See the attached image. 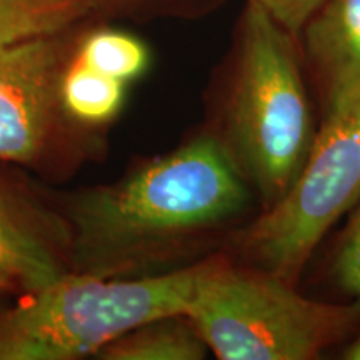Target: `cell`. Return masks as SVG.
Returning <instances> with one entry per match:
<instances>
[{
    "label": "cell",
    "instance_id": "3957f363",
    "mask_svg": "<svg viewBox=\"0 0 360 360\" xmlns=\"http://www.w3.org/2000/svg\"><path fill=\"white\" fill-rule=\"evenodd\" d=\"M186 315L220 360H314L357 334L360 300L310 299L281 277L215 255Z\"/></svg>",
    "mask_w": 360,
    "mask_h": 360
},
{
    "label": "cell",
    "instance_id": "7c38bea8",
    "mask_svg": "<svg viewBox=\"0 0 360 360\" xmlns=\"http://www.w3.org/2000/svg\"><path fill=\"white\" fill-rule=\"evenodd\" d=\"M79 60L101 74L129 82L143 74L148 65L146 44L119 30H98L80 45Z\"/></svg>",
    "mask_w": 360,
    "mask_h": 360
},
{
    "label": "cell",
    "instance_id": "277c9868",
    "mask_svg": "<svg viewBox=\"0 0 360 360\" xmlns=\"http://www.w3.org/2000/svg\"><path fill=\"white\" fill-rule=\"evenodd\" d=\"M205 262L129 281L60 276L0 314V360L79 359L142 323L186 314Z\"/></svg>",
    "mask_w": 360,
    "mask_h": 360
},
{
    "label": "cell",
    "instance_id": "2e32d148",
    "mask_svg": "<svg viewBox=\"0 0 360 360\" xmlns=\"http://www.w3.org/2000/svg\"><path fill=\"white\" fill-rule=\"evenodd\" d=\"M96 6L98 4H107V6H137V4H150L160 2V0H94Z\"/></svg>",
    "mask_w": 360,
    "mask_h": 360
},
{
    "label": "cell",
    "instance_id": "52a82bcc",
    "mask_svg": "<svg viewBox=\"0 0 360 360\" xmlns=\"http://www.w3.org/2000/svg\"><path fill=\"white\" fill-rule=\"evenodd\" d=\"M297 42L319 124L360 101V0H326Z\"/></svg>",
    "mask_w": 360,
    "mask_h": 360
},
{
    "label": "cell",
    "instance_id": "8992f818",
    "mask_svg": "<svg viewBox=\"0 0 360 360\" xmlns=\"http://www.w3.org/2000/svg\"><path fill=\"white\" fill-rule=\"evenodd\" d=\"M56 37L0 47V160L30 162L52 127L60 84Z\"/></svg>",
    "mask_w": 360,
    "mask_h": 360
},
{
    "label": "cell",
    "instance_id": "5bb4252c",
    "mask_svg": "<svg viewBox=\"0 0 360 360\" xmlns=\"http://www.w3.org/2000/svg\"><path fill=\"white\" fill-rule=\"evenodd\" d=\"M267 15L272 17L283 30L299 37L305 24L326 0H252Z\"/></svg>",
    "mask_w": 360,
    "mask_h": 360
},
{
    "label": "cell",
    "instance_id": "4fadbf2b",
    "mask_svg": "<svg viewBox=\"0 0 360 360\" xmlns=\"http://www.w3.org/2000/svg\"><path fill=\"white\" fill-rule=\"evenodd\" d=\"M328 277L345 299L360 300V200L337 237L328 260Z\"/></svg>",
    "mask_w": 360,
    "mask_h": 360
},
{
    "label": "cell",
    "instance_id": "ba28073f",
    "mask_svg": "<svg viewBox=\"0 0 360 360\" xmlns=\"http://www.w3.org/2000/svg\"><path fill=\"white\" fill-rule=\"evenodd\" d=\"M209 352L193 322L179 314L142 323L98 354L105 360H200Z\"/></svg>",
    "mask_w": 360,
    "mask_h": 360
},
{
    "label": "cell",
    "instance_id": "8fae6325",
    "mask_svg": "<svg viewBox=\"0 0 360 360\" xmlns=\"http://www.w3.org/2000/svg\"><path fill=\"white\" fill-rule=\"evenodd\" d=\"M124 90L122 80L101 74L75 57L60 75L58 101L80 122L102 124L120 110Z\"/></svg>",
    "mask_w": 360,
    "mask_h": 360
},
{
    "label": "cell",
    "instance_id": "7a4b0ae2",
    "mask_svg": "<svg viewBox=\"0 0 360 360\" xmlns=\"http://www.w3.org/2000/svg\"><path fill=\"white\" fill-rule=\"evenodd\" d=\"M219 130L212 134L257 197L281 199L302 167L319 112L297 37L245 0L224 72Z\"/></svg>",
    "mask_w": 360,
    "mask_h": 360
},
{
    "label": "cell",
    "instance_id": "9a60e30c",
    "mask_svg": "<svg viewBox=\"0 0 360 360\" xmlns=\"http://www.w3.org/2000/svg\"><path fill=\"white\" fill-rule=\"evenodd\" d=\"M340 359L345 360H360V328L352 339H349L342 345Z\"/></svg>",
    "mask_w": 360,
    "mask_h": 360
},
{
    "label": "cell",
    "instance_id": "9c48e42d",
    "mask_svg": "<svg viewBox=\"0 0 360 360\" xmlns=\"http://www.w3.org/2000/svg\"><path fill=\"white\" fill-rule=\"evenodd\" d=\"M94 7V0H0V47L56 37Z\"/></svg>",
    "mask_w": 360,
    "mask_h": 360
},
{
    "label": "cell",
    "instance_id": "6da1fadb",
    "mask_svg": "<svg viewBox=\"0 0 360 360\" xmlns=\"http://www.w3.org/2000/svg\"><path fill=\"white\" fill-rule=\"evenodd\" d=\"M260 212L245 179L212 134H200L79 205L85 249L152 259L210 236H236Z\"/></svg>",
    "mask_w": 360,
    "mask_h": 360
},
{
    "label": "cell",
    "instance_id": "30bf717a",
    "mask_svg": "<svg viewBox=\"0 0 360 360\" xmlns=\"http://www.w3.org/2000/svg\"><path fill=\"white\" fill-rule=\"evenodd\" d=\"M56 259L0 202V277L40 290L60 277Z\"/></svg>",
    "mask_w": 360,
    "mask_h": 360
},
{
    "label": "cell",
    "instance_id": "5b68a950",
    "mask_svg": "<svg viewBox=\"0 0 360 360\" xmlns=\"http://www.w3.org/2000/svg\"><path fill=\"white\" fill-rule=\"evenodd\" d=\"M359 200L360 101L319 124L294 182L232 237L229 257L299 285L323 238Z\"/></svg>",
    "mask_w": 360,
    "mask_h": 360
}]
</instances>
